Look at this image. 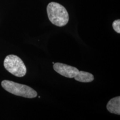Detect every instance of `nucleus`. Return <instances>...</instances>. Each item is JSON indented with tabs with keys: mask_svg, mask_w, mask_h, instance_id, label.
I'll return each instance as SVG.
<instances>
[{
	"mask_svg": "<svg viewBox=\"0 0 120 120\" xmlns=\"http://www.w3.org/2000/svg\"><path fill=\"white\" fill-rule=\"evenodd\" d=\"M47 12L49 21L53 25L58 27H63L68 23V12L64 7L58 3H49L47 7Z\"/></svg>",
	"mask_w": 120,
	"mask_h": 120,
	"instance_id": "1",
	"label": "nucleus"
},
{
	"mask_svg": "<svg viewBox=\"0 0 120 120\" xmlns=\"http://www.w3.org/2000/svg\"><path fill=\"white\" fill-rule=\"evenodd\" d=\"M2 87L7 92L18 96L28 98H35L37 93L30 87L9 80H4L1 82Z\"/></svg>",
	"mask_w": 120,
	"mask_h": 120,
	"instance_id": "2",
	"label": "nucleus"
},
{
	"mask_svg": "<svg viewBox=\"0 0 120 120\" xmlns=\"http://www.w3.org/2000/svg\"><path fill=\"white\" fill-rule=\"evenodd\" d=\"M4 67L7 71L18 77H23L27 70L22 60L17 56L10 55L6 57L4 60Z\"/></svg>",
	"mask_w": 120,
	"mask_h": 120,
	"instance_id": "3",
	"label": "nucleus"
},
{
	"mask_svg": "<svg viewBox=\"0 0 120 120\" xmlns=\"http://www.w3.org/2000/svg\"><path fill=\"white\" fill-rule=\"evenodd\" d=\"M53 69L60 75L70 79L74 78L79 72L76 67L58 62L53 64Z\"/></svg>",
	"mask_w": 120,
	"mask_h": 120,
	"instance_id": "4",
	"label": "nucleus"
},
{
	"mask_svg": "<svg viewBox=\"0 0 120 120\" xmlns=\"http://www.w3.org/2000/svg\"><path fill=\"white\" fill-rule=\"evenodd\" d=\"M107 109L109 112L116 115H120V97L112 98L107 105Z\"/></svg>",
	"mask_w": 120,
	"mask_h": 120,
	"instance_id": "5",
	"label": "nucleus"
},
{
	"mask_svg": "<svg viewBox=\"0 0 120 120\" xmlns=\"http://www.w3.org/2000/svg\"><path fill=\"white\" fill-rule=\"evenodd\" d=\"M74 78L76 81L81 82H91L94 79V76L92 74L82 71H79Z\"/></svg>",
	"mask_w": 120,
	"mask_h": 120,
	"instance_id": "6",
	"label": "nucleus"
},
{
	"mask_svg": "<svg viewBox=\"0 0 120 120\" xmlns=\"http://www.w3.org/2000/svg\"><path fill=\"white\" fill-rule=\"evenodd\" d=\"M112 27H113V30L117 32L118 34L120 33V19H117L113 21L112 23Z\"/></svg>",
	"mask_w": 120,
	"mask_h": 120,
	"instance_id": "7",
	"label": "nucleus"
}]
</instances>
